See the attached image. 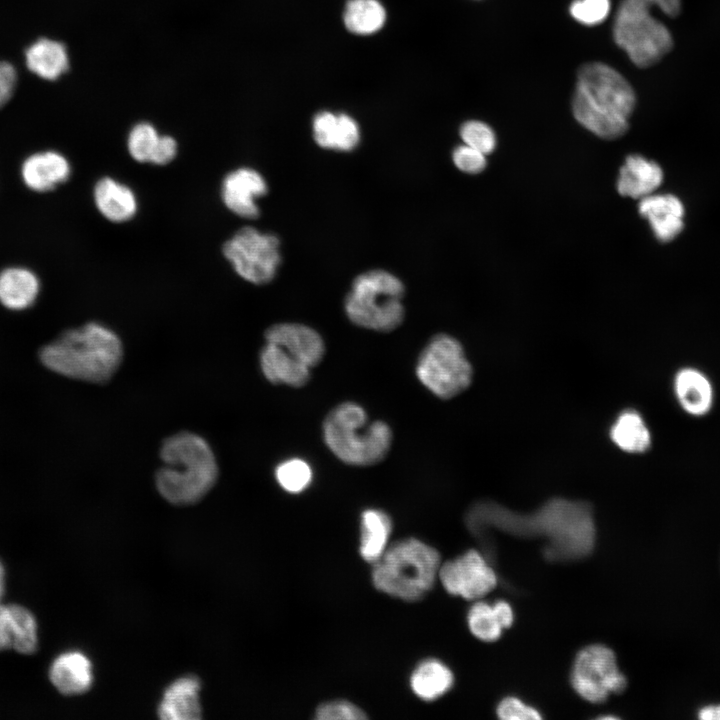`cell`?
<instances>
[{"instance_id": "f35d334b", "label": "cell", "mask_w": 720, "mask_h": 720, "mask_svg": "<svg viewBox=\"0 0 720 720\" xmlns=\"http://www.w3.org/2000/svg\"><path fill=\"white\" fill-rule=\"evenodd\" d=\"M178 152V144L171 135L161 134L152 154L150 164L166 165L174 160Z\"/></svg>"}, {"instance_id": "d4e9b609", "label": "cell", "mask_w": 720, "mask_h": 720, "mask_svg": "<svg viewBox=\"0 0 720 720\" xmlns=\"http://www.w3.org/2000/svg\"><path fill=\"white\" fill-rule=\"evenodd\" d=\"M37 276L23 267H9L0 272V302L12 310L32 306L39 294Z\"/></svg>"}, {"instance_id": "3957f363", "label": "cell", "mask_w": 720, "mask_h": 720, "mask_svg": "<svg viewBox=\"0 0 720 720\" xmlns=\"http://www.w3.org/2000/svg\"><path fill=\"white\" fill-rule=\"evenodd\" d=\"M40 360L60 375L104 384L111 380L123 359V345L110 328L89 322L68 329L40 350Z\"/></svg>"}, {"instance_id": "4316f807", "label": "cell", "mask_w": 720, "mask_h": 720, "mask_svg": "<svg viewBox=\"0 0 720 720\" xmlns=\"http://www.w3.org/2000/svg\"><path fill=\"white\" fill-rule=\"evenodd\" d=\"M392 532L391 517L380 509H366L361 514L360 554L368 563H375L388 547Z\"/></svg>"}, {"instance_id": "30bf717a", "label": "cell", "mask_w": 720, "mask_h": 720, "mask_svg": "<svg viewBox=\"0 0 720 720\" xmlns=\"http://www.w3.org/2000/svg\"><path fill=\"white\" fill-rule=\"evenodd\" d=\"M223 255L242 279L263 285L273 280L280 265V242L274 234L245 226L224 243Z\"/></svg>"}, {"instance_id": "6da1fadb", "label": "cell", "mask_w": 720, "mask_h": 720, "mask_svg": "<svg viewBox=\"0 0 720 720\" xmlns=\"http://www.w3.org/2000/svg\"><path fill=\"white\" fill-rule=\"evenodd\" d=\"M466 522L476 535L486 527L525 537L546 539L544 554L549 560L569 561L591 553L595 525L589 504L551 499L531 514H517L496 503L479 502L471 507Z\"/></svg>"}, {"instance_id": "4fadbf2b", "label": "cell", "mask_w": 720, "mask_h": 720, "mask_svg": "<svg viewBox=\"0 0 720 720\" xmlns=\"http://www.w3.org/2000/svg\"><path fill=\"white\" fill-rule=\"evenodd\" d=\"M268 191L264 177L249 167L237 168L223 178L220 195L225 207L233 214L253 219L259 215L257 199Z\"/></svg>"}, {"instance_id": "1f68e13d", "label": "cell", "mask_w": 720, "mask_h": 720, "mask_svg": "<svg viewBox=\"0 0 720 720\" xmlns=\"http://www.w3.org/2000/svg\"><path fill=\"white\" fill-rule=\"evenodd\" d=\"M160 135L157 128L149 121L135 123L126 139L129 155L139 163H150Z\"/></svg>"}, {"instance_id": "8992f818", "label": "cell", "mask_w": 720, "mask_h": 720, "mask_svg": "<svg viewBox=\"0 0 720 720\" xmlns=\"http://www.w3.org/2000/svg\"><path fill=\"white\" fill-rule=\"evenodd\" d=\"M669 17L681 12V0H621L613 22L615 43L639 68L657 64L673 48V37L653 11Z\"/></svg>"}, {"instance_id": "9a60e30c", "label": "cell", "mask_w": 720, "mask_h": 720, "mask_svg": "<svg viewBox=\"0 0 720 720\" xmlns=\"http://www.w3.org/2000/svg\"><path fill=\"white\" fill-rule=\"evenodd\" d=\"M638 211L648 221L655 238L660 242L674 240L683 230L685 207L673 194L648 195L640 199Z\"/></svg>"}, {"instance_id": "5b68a950", "label": "cell", "mask_w": 720, "mask_h": 720, "mask_svg": "<svg viewBox=\"0 0 720 720\" xmlns=\"http://www.w3.org/2000/svg\"><path fill=\"white\" fill-rule=\"evenodd\" d=\"M323 440L332 454L344 464L370 467L383 462L391 451L393 431L383 420L369 421L357 402L334 406L322 422Z\"/></svg>"}, {"instance_id": "f1b7e54d", "label": "cell", "mask_w": 720, "mask_h": 720, "mask_svg": "<svg viewBox=\"0 0 720 720\" xmlns=\"http://www.w3.org/2000/svg\"><path fill=\"white\" fill-rule=\"evenodd\" d=\"M343 20L347 30L357 35H371L382 29L386 10L378 0H349Z\"/></svg>"}, {"instance_id": "ac0fdd59", "label": "cell", "mask_w": 720, "mask_h": 720, "mask_svg": "<svg viewBox=\"0 0 720 720\" xmlns=\"http://www.w3.org/2000/svg\"><path fill=\"white\" fill-rule=\"evenodd\" d=\"M71 175L67 158L56 151L37 152L26 158L21 167L25 185L36 192H48L65 183Z\"/></svg>"}, {"instance_id": "7bdbcfd3", "label": "cell", "mask_w": 720, "mask_h": 720, "mask_svg": "<svg viewBox=\"0 0 720 720\" xmlns=\"http://www.w3.org/2000/svg\"><path fill=\"white\" fill-rule=\"evenodd\" d=\"M4 588H5V570H4L3 564L0 560V603H1V599L4 594Z\"/></svg>"}, {"instance_id": "4dcf8cb0", "label": "cell", "mask_w": 720, "mask_h": 720, "mask_svg": "<svg viewBox=\"0 0 720 720\" xmlns=\"http://www.w3.org/2000/svg\"><path fill=\"white\" fill-rule=\"evenodd\" d=\"M467 622L471 633L486 642L497 640L504 629L494 604L484 601H478L470 607Z\"/></svg>"}, {"instance_id": "60d3db41", "label": "cell", "mask_w": 720, "mask_h": 720, "mask_svg": "<svg viewBox=\"0 0 720 720\" xmlns=\"http://www.w3.org/2000/svg\"><path fill=\"white\" fill-rule=\"evenodd\" d=\"M494 606L498 612L504 629L509 628L512 625L514 619L513 609L511 605L504 600H499L494 603Z\"/></svg>"}, {"instance_id": "52a82bcc", "label": "cell", "mask_w": 720, "mask_h": 720, "mask_svg": "<svg viewBox=\"0 0 720 720\" xmlns=\"http://www.w3.org/2000/svg\"><path fill=\"white\" fill-rule=\"evenodd\" d=\"M440 565L436 549L419 539L405 538L389 545L373 563L372 582L389 596L417 601L433 587Z\"/></svg>"}, {"instance_id": "277c9868", "label": "cell", "mask_w": 720, "mask_h": 720, "mask_svg": "<svg viewBox=\"0 0 720 720\" xmlns=\"http://www.w3.org/2000/svg\"><path fill=\"white\" fill-rule=\"evenodd\" d=\"M163 466L155 474L159 493L174 505L200 501L215 485L218 465L210 445L201 436L182 431L161 445Z\"/></svg>"}, {"instance_id": "7c38bea8", "label": "cell", "mask_w": 720, "mask_h": 720, "mask_svg": "<svg viewBox=\"0 0 720 720\" xmlns=\"http://www.w3.org/2000/svg\"><path fill=\"white\" fill-rule=\"evenodd\" d=\"M438 577L448 593L468 600L480 599L497 585L495 571L473 549L441 564Z\"/></svg>"}, {"instance_id": "ffe728a7", "label": "cell", "mask_w": 720, "mask_h": 720, "mask_svg": "<svg viewBox=\"0 0 720 720\" xmlns=\"http://www.w3.org/2000/svg\"><path fill=\"white\" fill-rule=\"evenodd\" d=\"M93 200L100 214L113 223L131 220L138 210L135 192L112 177H102L95 183Z\"/></svg>"}, {"instance_id": "cb8c5ba5", "label": "cell", "mask_w": 720, "mask_h": 720, "mask_svg": "<svg viewBox=\"0 0 720 720\" xmlns=\"http://www.w3.org/2000/svg\"><path fill=\"white\" fill-rule=\"evenodd\" d=\"M200 682L184 677L173 682L164 692L158 708L163 720H198L201 718L199 701Z\"/></svg>"}, {"instance_id": "d590c367", "label": "cell", "mask_w": 720, "mask_h": 720, "mask_svg": "<svg viewBox=\"0 0 720 720\" xmlns=\"http://www.w3.org/2000/svg\"><path fill=\"white\" fill-rule=\"evenodd\" d=\"M366 717L363 710L346 700L323 703L315 711V718L318 720H359Z\"/></svg>"}, {"instance_id": "603a6c76", "label": "cell", "mask_w": 720, "mask_h": 720, "mask_svg": "<svg viewBox=\"0 0 720 720\" xmlns=\"http://www.w3.org/2000/svg\"><path fill=\"white\" fill-rule=\"evenodd\" d=\"M27 68L38 77L56 81L70 69L66 45L58 40L39 38L25 50Z\"/></svg>"}, {"instance_id": "e0dca14e", "label": "cell", "mask_w": 720, "mask_h": 720, "mask_svg": "<svg viewBox=\"0 0 720 720\" xmlns=\"http://www.w3.org/2000/svg\"><path fill=\"white\" fill-rule=\"evenodd\" d=\"M259 362L264 377L272 384L302 388L311 380V368L275 343L265 342Z\"/></svg>"}, {"instance_id": "f546056e", "label": "cell", "mask_w": 720, "mask_h": 720, "mask_svg": "<svg viewBox=\"0 0 720 720\" xmlns=\"http://www.w3.org/2000/svg\"><path fill=\"white\" fill-rule=\"evenodd\" d=\"M610 437L619 448L631 453L647 450L651 441L650 432L642 417L632 410L618 416L611 427Z\"/></svg>"}, {"instance_id": "5bb4252c", "label": "cell", "mask_w": 720, "mask_h": 720, "mask_svg": "<svg viewBox=\"0 0 720 720\" xmlns=\"http://www.w3.org/2000/svg\"><path fill=\"white\" fill-rule=\"evenodd\" d=\"M264 339L265 342L281 346L310 368L318 366L326 354L322 336L315 329L301 323L273 324L265 330Z\"/></svg>"}, {"instance_id": "b9f144b4", "label": "cell", "mask_w": 720, "mask_h": 720, "mask_svg": "<svg viewBox=\"0 0 720 720\" xmlns=\"http://www.w3.org/2000/svg\"><path fill=\"white\" fill-rule=\"evenodd\" d=\"M698 718L702 720H720V704L702 707L698 711Z\"/></svg>"}, {"instance_id": "7402d4cb", "label": "cell", "mask_w": 720, "mask_h": 720, "mask_svg": "<svg viewBox=\"0 0 720 720\" xmlns=\"http://www.w3.org/2000/svg\"><path fill=\"white\" fill-rule=\"evenodd\" d=\"M49 677L60 693L81 694L90 688L93 681L91 663L81 652H66L53 661Z\"/></svg>"}, {"instance_id": "d6a6232c", "label": "cell", "mask_w": 720, "mask_h": 720, "mask_svg": "<svg viewBox=\"0 0 720 720\" xmlns=\"http://www.w3.org/2000/svg\"><path fill=\"white\" fill-rule=\"evenodd\" d=\"M279 485L289 493H300L311 483V466L303 459L291 458L281 462L275 470Z\"/></svg>"}, {"instance_id": "74e56055", "label": "cell", "mask_w": 720, "mask_h": 720, "mask_svg": "<svg viewBox=\"0 0 720 720\" xmlns=\"http://www.w3.org/2000/svg\"><path fill=\"white\" fill-rule=\"evenodd\" d=\"M497 715L503 720H538L542 718L539 711L513 696L505 697L500 701L497 706Z\"/></svg>"}, {"instance_id": "e575fe53", "label": "cell", "mask_w": 720, "mask_h": 720, "mask_svg": "<svg viewBox=\"0 0 720 720\" xmlns=\"http://www.w3.org/2000/svg\"><path fill=\"white\" fill-rule=\"evenodd\" d=\"M610 9V0H573L569 6V13L578 23L595 26L606 20Z\"/></svg>"}, {"instance_id": "2e32d148", "label": "cell", "mask_w": 720, "mask_h": 720, "mask_svg": "<svg viewBox=\"0 0 720 720\" xmlns=\"http://www.w3.org/2000/svg\"><path fill=\"white\" fill-rule=\"evenodd\" d=\"M37 644V622L33 614L23 606L0 603V650L31 654Z\"/></svg>"}, {"instance_id": "836d02e7", "label": "cell", "mask_w": 720, "mask_h": 720, "mask_svg": "<svg viewBox=\"0 0 720 720\" xmlns=\"http://www.w3.org/2000/svg\"><path fill=\"white\" fill-rule=\"evenodd\" d=\"M459 132L464 144L485 155L492 153L496 148V134L494 130L483 121L468 120L461 125Z\"/></svg>"}, {"instance_id": "484cf974", "label": "cell", "mask_w": 720, "mask_h": 720, "mask_svg": "<svg viewBox=\"0 0 720 720\" xmlns=\"http://www.w3.org/2000/svg\"><path fill=\"white\" fill-rule=\"evenodd\" d=\"M674 387L679 403L689 414L701 416L710 410L712 386L700 371L692 368L680 370L675 377Z\"/></svg>"}, {"instance_id": "8fae6325", "label": "cell", "mask_w": 720, "mask_h": 720, "mask_svg": "<svg viewBox=\"0 0 720 720\" xmlns=\"http://www.w3.org/2000/svg\"><path fill=\"white\" fill-rule=\"evenodd\" d=\"M571 684L584 700L601 703L610 694L622 692L626 687V678L618 667L614 652L607 646L593 644L577 654L571 671Z\"/></svg>"}, {"instance_id": "8d00e7d4", "label": "cell", "mask_w": 720, "mask_h": 720, "mask_svg": "<svg viewBox=\"0 0 720 720\" xmlns=\"http://www.w3.org/2000/svg\"><path fill=\"white\" fill-rule=\"evenodd\" d=\"M452 160L460 171L467 174L481 173L487 166L486 155L466 144L454 149Z\"/></svg>"}, {"instance_id": "7a4b0ae2", "label": "cell", "mask_w": 720, "mask_h": 720, "mask_svg": "<svg viewBox=\"0 0 720 720\" xmlns=\"http://www.w3.org/2000/svg\"><path fill=\"white\" fill-rule=\"evenodd\" d=\"M635 105L632 86L613 67L589 62L578 69L572 112L591 133L606 140L623 136Z\"/></svg>"}, {"instance_id": "ba28073f", "label": "cell", "mask_w": 720, "mask_h": 720, "mask_svg": "<svg viewBox=\"0 0 720 720\" xmlns=\"http://www.w3.org/2000/svg\"><path fill=\"white\" fill-rule=\"evenodd\" d=\"M404 286L393 274L372 270L360 274L344 301L348 319L358 327L381 333L396 330L404 321Z\"/></svg>"}, {"instance_id": "ab89813d", "label": "cell", "mask_w": 720, "mask_h": 720, "mask_svg": "<svg viewBox=\"0 0 720 720\" xmlns=\"http://www.w3.org/2000/svg\"><path fill=\"white\" fill-rule=\"evenodd\" d=\"M16 83L17 73L14 66L7 61H0V109L13 96Z\"/></svg>"}, {"instance_id": "44dd1931", "label": "cell", "mask_w": 720, "mask_h": 720, "mask_svg": "<svg viewBox=\"0 0 720 720\" xmlns=\"http://www.w3.org/2000/svg\"><path fill=\"white\" fill-rule=\"evenodd\" d=\"M313 136L322 148L351 151L360 141V130L349 115L322 111L313 119Z\"/></svg>"}, {"instance_id": "9c48e42d", "label": "cell", "mask_w": 720, "mask_h": 720, "mask_svg": "<svg viewBox=\"0 0 720 720\" xmlns=\"http://www.w3.org/2000/svg\"><path fill=\"white\" fill-rule=\"evenodd\" d=\"M415 373L428 391L443 400L464 392L472 380V366L461 343L444 333L432 336L422 348Z\"/></svg>"}, {"instance_id": "83f0119b", "label": "cell", "mask_w": 720, "mask_h": 720, "mask_svg": "<svg viewBox=\"0 0 720 720\" xmlns=\"http://www.w3.org/2000/svg\"><path fill=\"white\" fill-rule=\"evenodd\" d=\"M453 682L452 671L436 659L421 662L410 677L412 691L426 701L434 700L447 693Z\"/></svg>"}, {"instance_id": "d6986e66", "label": "cell", "mask_w": 720, "mask_h": 720, "mask_svg": "<svg viewBox=\"0 0 720 720\" xmlns=\"http://www.w3.org/2000/svg\"><path fill=\"white\" fill-rule=\"evenodd\" d=\"M664 179L661 166L639 154L626 157L617 178L618 193L625 197L642 199L655 193Z\"/></svg>"}]
</instances>
